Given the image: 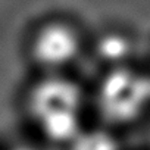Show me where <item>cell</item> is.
Here are the masks:
<instances>
[{"instance_id":"5b68a950","label":"cell","mask_w":150,"mask_h":150,"mask_svg":"<svg viewBox=\"0 0 150 150\" xmlns=\"http://www.w3.org/2000/svg\"><path fill=\"white\" fill-rule=\"evenodd\" d=\"M66 150H124L116 129L102 124L97 127L86 125Z\"/></svg>"},{"instance_id":"277c9868","label":"cell","mask_w":150,"mask_h":150,"mask_svg":"<svg viewBox=\"0 0 150 150\" xmlns=\"http://www.w3.org/2000/svg\"><path fill=\"white\" fill-rule=\"evenodd\" d=\"M91 52L102 63L103 71H109L134 63L135 41L125 31L108 30L96 37Z\"/></svg>"},{"instance_id":"7a4b0ae2","label":"cell","mask_w":150,"mask_h":150,"mask_svg":"<svg viewBox=\"0 0 150 150\" xmlns=\"http://www.w3.org/2000/svg\"><path fill=\"white\" fill-rule=\"evenodd\" d=\"M90 103L102 124L113 129L143 119L150 112V71L135 63L103 71Z\"/></svg>"},{"instance_id":"3957f363","label":"cell","mask_w":150,"mask_h":150,"mask_svg":"<svg viewBox=\"0 0 150 150\" xmlns=\"http://www.w3.org/2000/svg\"><path fill=\"white\" fill-rule=\"evenodd\" d=\"M87 49L81 28L66 18H49L31 31L28 60L38 74H69Z\"/></svg>"},{"instance_id":"6da1fadb","label":"cell","mask_w":150,"mask_h":150,"mask_svg":"<svg viewBox=\"0 0 150 150\" xmlns=\"http://www.w3.org/2000/svg\"><path fill=\"white\" fill-rule=\"evenodd\" d=\"M88 105L90 94L69 74H38L22 97L24 113L40 137L65 149L87 125Z\"/></svg>"},{"instance_id":"8992f818","label":"cell","mask_w":150,"mask_h":150,"mask_svg":"<svg viewBox=\"0 0 150 150\" xmlns=\"http://www.w3.org/2000/svg\"><path fill=\"white\" fill-rule=\"evenodd\" d=\"M9 150H43V149L35 144H31V143H21V144L12 146Z\"/></svg>"}]
</instances>
